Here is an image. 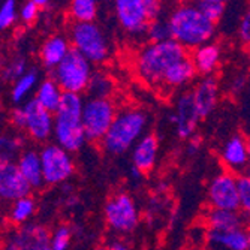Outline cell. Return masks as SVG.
Instances as JSON below:
<instances>
[{
  "label": "cell",
  "mask_w": 250,
  "mask_h": 250,
  "mask_svg": "<svg viewBox=\"0 0 250 250\" xmlns=\"http://www.w3.org/2000/svg\"><path fill=\"white\" fill-rule=\"evenodd\" d=\"M112 90H114V83H112V80L106 74L95 71V74L92 77V81H90L85 93H88V98L106 99V98L111 96Z\"/></svg>",
  "instance_id": "obj_30"
},
{
  "label": "cell",
  "mask_w": 250,
  "mask_h": 250,
  "mask_svg": "<svg viewBox=\"0 0 250 250\" xmlns=\"http://www.w3.org/2000/svg\"><path fill=\"white\" fill-rule=\"evenodd\" d=\"M35 213H36V201L32 195H29L11 202V207L8 210V222L20 228L22 225H27L30 219L35 216Z\"/></svg>",
  "instance_id": "obj_27"
},
{
  "label": "cell",
  "mask_w": 250,
  "mask_h": 250,
  "mask_svg": "<svg viewBox=\"0 0 250 250\" xmlns=\"http://www.w3.org/2000/svg\"><path fill=\"white\" fill-rule=\"evenodd\" d=\"M51 232L42 225L27 223L17 228L8 241H11L18 250H36L50 244Z\"/></svg>",
  "instance_id": "obj_19"
},
{
  "label": "cell",
  "mask_w": 250,
  "mask_h": 250,
  "mask_svg": "<svg viewBox=\"0 0 250 250\" xmlns=\"http://www.w3.org/2000/svg\"><path fill=\"white\" fill-rule=\"evenodd\" d=\"M24 109V132L35 143H47L54 133V112L43 108L35 98L21 105Z\"/></svg>",
  "instance_id": "obj_12"
},
{
  "label": "cell",
  "mask_w": 250,
  "mask_h": 250,
  "mask_svg": "<svg viewBox=\"0 0 250 250\" xmlns=\"http://www.w3.org/2000/svg\"><path fill=\"white\" fill-rule=\"evenodd\" d=\"M64 92L60 88V85L51 78H43L41 80L36 92H35V99L51 112H56L63 101Z\"/></svg>",
  "instance_id": "obj_25"
},
{
  "label": "cell",
  "mask_w": 250,
  "mask_h": 250,
  "mask_svg": "<svg viewBox=\"0 0 250 250\" xmlns=\"http://www.w3.org/2000/svg\"><path fill=\"white\" fill-rule=\"evenodd\" d=\"M198 150H199V140L196 138V136H192V138L189 140V151L196 153Z\"/></svg>",
  "instance_id": "obj_43"
},
{
  "label": "cell",
  "mask_w": 250,
  "mask_h": 250,
  "mask_svg": "<svg viewBox=\"0 0 250 250\" xmlns=\"http://www.w3.org/2000/svg\"><path fill=\"white\" fill-rule=\"evenodd\" d=\"M93 74V63L84 57L80 51L72 48L66 59L54 71H51L50 77L60 85L64 93L83 95L87 92Z\"/></svg>",
  "instance_id": "obj_5"
},
{
  "label": "cell",
  "mask_w": 250,
  "mask_h": 250,
  "mask_svg": "<svg viewBox=\"0 0 250 250\" xmlns=\"http://www.w3.org/2000/svg\"><path fill=\"white\" fill-rule=\"evenodd\" d=\"M206 243L208 250H249V229H207Z\"/></svg>",
  "instance_id": "obj_17"
},
{
  "label": "cell",
  "mask_w": 250,
  "mask_h": 250,
  "mask_svg": "<svg viewBox=\"0 0 250 250\" xmlns=\"http://www.w3.org/2000/svg\"><path fill=\"white\" fill-rule=\"evenodd\" d=\"M169 120L174 125L175 132L181 140H190L192 136H195L201 117L196 111L190 92H183L177 96L174 111L169 116Z\"/></svg>",
  "instance_id": "obj_13"
},
{
  "label": "cell",
  "mask_w": 250,
  "mask_h": 250,
  "mask_svg": "<svg viewBox=\"0 0 250 250\" xmlns=\"http://www.w3.org/2000/svg\"><path fill=\"white\" fill-rule=\"evenodd\" d=\"M196 2H213V3H226L228 0H196Z\"/></svg>",
  "instance_id": "obj_46"
},
{
  "label": "cell",
  "mask_w": 250,
  "mask_h": 250,
  "mask_svg": "<svg viewBox=\"0 0 250 250\" xmlns=\"http://www.w3.org/2000/svg\"><path fill=\"white\" fill-rule=\"evenodd\" d=\"M249 159H250V140H249Z\"/></svg>",
  "instance_id": "obj_49"
},
{
  "label": "cell",
  "mask_w": 250,
  "mask_h": 250,
  "mask_svg": "<svg viewBox=\"0 0 250 250\" xmlns=\"http://www.w3.org/2000/svg\"><path fill=\"white\" fill-rule=\"evenodd\" d=\"M39 154L42 161L43 180L47 186L63 185L74 175L75 162L71 151L64 150L56 143H51L43 144Z\"/></svg>",
  "instance_id": "obj_8"
},
{
  "label": "cell",
  "mask_w": 250,
  "mask_h": 250,
  "mask_svg": "<svg viewBox=\"0 0 250 250\" xmlns=\"http://www.w3.org/2000/svg\"><path fill=\"white\" fill-rule=\"evenodd\" d=\"M99 0H71L69 14L74 21L90 22L98 17Z\"/></svg>",
  "instance_id": "obj_29"
},
{
  "label": "cell",
  "mask_w": 250,
  "mask_h": 250,
  "mask_svg": "<svg viewBox=\"0 0 250 250\" xmlns=\"http://www.w3.org/2000/svg\"><path fill=\"white\" fill-rule=\"evenodd\" d=\"M148 127L147 112L140 108H125L119 111L105 138L101 141L102 150L111 156H120L132 150L146 135Z\"/></svg>",
  "instance_id": "obj_4"
},
{
  "label": "cell",
  "mask_w": 250,
  "mask_h": 250,
  "mask_svg": "<svg viewBox=\"0 0 250 250\" xmlns=\"http://www.w3.org/2000/svg\"><path fill=\"white\" fill-rule=\"evenodd\" d=\"M24 140L15 133H5L0 140V164L17 161L18 156L24 151Z\"/></svg>",
  "instance_id": "obj_28"
},
{
  "label": "cell",
  "mask_w": 250,
  "mask_h": 250,
  "mask_svg": "<svg viewBox=\"0 0 250 250\" xmlns=\"http://www.w3.org/2000/svg\"><path fill=\"white\" fill-rule=\"evenodd\" d=\"M20 18V8L17 0H2L0 5V27L2 30L9 29Z\"/></svg>",
  "instance_id": "obj_33"
},
{
  "label": "cell",
  "mask_w": 250,
  "mask_h": 250,
  "mask_svg": "<svg viewBox=\"0 0 250 250\" xmlns=\"http://www.w3.org/2000/svg\"><path fill=\"white\" fill-rule=\"evenodd\" d=\"M3 250H18L11 241H6V244H5V247H3Z\"/></svg>",
  "instance_id": "obj_45"
},
{
  "label": "cell",
  "mask_w": 250,
  "mask_h": 250,
  "mask_svg": "<svg viewBox=\"0 0 250 250\" xmlns=\"http://www.w3.org/2000/svg\"><path fill=\"white\" fill-rule=\"evenodd\" d=\"M246 175H247V177H249V178H250V169H249V171H247V174H246Z\"/></svg>",
  "instance_id": "obj_50"
},
{
  "label": "cell",
  "mask_w": 250,
  "mask_h": 250,
  "mask_svg": "<svg viewBox=\"0 0 250 250\" xmlns=\"http://www.w3.org/2000/svg\"><path fill=\"white\" fill-rule=\"evenodd\" d=\"M119 114L109 98H87L83 108V126L88 143H101Z\"/></svg>",
  "instance_id": "obj_7"
},
{
  "label": "cell",
  "mask_w": 250,
  "mask_h": 250,
  "mask_svg": "<svg viewBox=\"0 0 250 250\" xmlns=\"http://www.w3.org/2000/svg\"><path fill=\"white\" fill-rule=\"evenodd\" d=\"M199 11L204 14V17H207L210 21H213L214 24L223 17L225 14V5L223 3H213V2H195Z\"/></svg>",
  "instance_id": "obj_36"
},
{
  "label": "cell",
  "mask_w": 250,
  "mask_h": 250,
  "mask_svg": "<svg viewBox=\"0 0 250 250\" xmlns=\"http://www.w3.org/2000/svg\"><path fill=\"white\" fill-rule=\"evenodd\" d=\"M196 75H198L196 67L192 62V59L188 56L186 59L177 62L167 72L162 85L167 88H183L188 84H190Z\"/></svg>",
  "instance_id": "obj_23"
},
{
  "label": "cell",
  "mask_w": 250,
  "mask_h": 250,
  "mask_svg": "<svg viewBox=\"0 0 250 250\" xmlns=\"http://www.w3.org/2000/svg\"><path fill=\"white\" fill-rule=\"evenodd\" d=\"M146 39L147 42H164V41L172 39L168 20H161V18L153 20L148 24Z\"/></svg>",
  "instance_id": "obj_31"
},
{
  "label": "cell",
  "mask_w": 250,
  "mask_h": 250,
  "mask_svg": "<svg viewBox=\"0 0 250 250\" xmlns=\"http://www.w3.org/2000/svg\"><path fill=\"white\" fill-rule=\"evenodd\" d=\"M188 57V50L174 39L147 42L135 56V71L150 85H162L171 67Z\"/></svg>",
  "instance_id": "obj_1"
},
{
  "label": "cell",
  "mask_w": 250,
  "mask_h": 250,
  "mask_svg": "<svg viewBox=\"0 0 250 250\" xmlns=\"http://www.w3.org/2000/svg\"><path fill=\"white\" fill-rule=\"evenodd\" d=\"M207 201L211 210L240 211V177L229 171L216 174L207 188Z\"/></svg>",
  "instance_id": "obj_10"
},
{
  "label": "cell",
  "mask_w": 250,
  "mask_h": 250,
  "mask_svg": "<svg viewBox=\"0 0 250 250\" xmlns=\"http://www.w3.org/2000/svg\"><path fill=\"white\" fill-rule=\"evenodd\" d=\"M15 164L20 172L22 174V177H24L27 180V183L32 186V189H41L42 186H45L39 150L26 148L18 156Z\"/></svg>",
  "instance_id": "obj_21"
},
{
  "label": "cell",
  "mask_w": 250,
  "mask_h": 250,
  "mask_svg": "<svg viewBox=\"0 0 250 250\" xmlns=\"http://www.w3.org/2000/svg\"><path fill=\"white\" fill-rule=\"evenodd\" d=\"M30 67L27 66V60L24 57H14L8 62L5 71H3V77L6 81H11V83H15L18 78H21L24 75Z\"/></svg>",
  "instance_id": "obj_34"
},
{
  "label": "cell",
  "mask_w": 250,
  "mask_h": 250,
  "mask_svg": "<svg viewBox=\"0 0 250 250\" xmlns=\"http://www.w3.org/2000/svg\"><path fill=\"white\" fill-rule=\"evenodd\" d=\"M244 83H246V78H244L243 75L235 77V78L231 81V90H232V93H238L240 90L244 87Z\"/></svg>",
  "instance_id": "obj_41"
},
{
  "label": "cell",
  "mask_w": 250,
  "mask_h": 250,
  "mask_svg": "<svg viewBox=\"0 0 250 250\" xmlns=\"http://www.w3.org/2000/svg\"><path fill=\"white\" fill-rule=\"evenodd\" d=\"M32 186L22 177L15 162L0 164V196L6 202H14L29 196Z\"/></svg>",
  "instance_id": "obj_15"
},
{
  "label": "cell",
  "mask_w": 250,
  "mask_h": 250,
  "mask_svg": "<svg viewBox=\"0 0 250 250\" xmlns=\"http://www.w3.org/2000/svg\"><path fill=\"white\" fill-rule=\"evenodd\" d=\"M41 80H39V71L36 67H30V69L22 75L21 78H18L15 83H12L11 87V101L20 106L24 105L30 96L32 92H36V88L39 85Z\"/></svg>",
  "instance_id": "obj_24"
},
{
  "label": "cell",
  "mask_w": 250,
  "mask_h": 250,
  "mask_svg": "<svg viewBox=\"0 0 250 250\" xmlns=\"http://www.w3.org/2000/svg\"><path fill=\"white\" fill-rule=\"evenodd\" d=\"M72 228L69 225H59L56 229L51 232L50 244L53 250H69L71 243H72Z\"/></svg>",
  "instance_id": "obj_32"
},
{
  "label": "cell",
  "mask_w": 250,
  "mask_h": 250,
  "mask_svg": "<svg viewBox=\"0 0 250 250\" xmlns=\"http://www.w3.org/2000/svg\"><path fill=\"white\" fill-rule=\"evenodd\" d=\"M249 250H250V229H249Z\"/></svg>",
  "instance_id": "obj_48"
},
{
  "label": "cell",
  "mask_w": 250,
  "mask_h": 250,
  "mask_svg": "<svg viewBox=\"0 0 250 250\" xmlns=\"http://www.w3.org/2000/svg\"><path fill=\"white\" fill-rule=\"evenodd\" d=\"M147 11H148V15L153 20H157L161 17V12H162V0H143Z\"/></svg>",
  "instance_id": "obj_40"
},
{
  "label": "cell",
  "mask_w": 250,
  "mask_h": 250,
  "mask_svg": "<svg viewBox=\"0 0 250 250\" xmlns=\"http://www.w3.org/2000/svg\"><path fill=\"white\" fill-rule=\"evenodd\" d=\"M33 2L39 6V8H45V6H48L51 0H33Z\"/></svg>",
  "instance_id": "obj_44"
},
{
  "label": "cell",
  "mask_w": 250,
  "mask_h": 250,
  "mask_svg": "<svg viewBox=\"0 0 250 250\" xmlns=\"http://www.w3.org/2000/svg\"><path fill=\"white\" fill-rule=\"evenodd\" d=\"M220 47L214 42H208L192 51V62L201 77H211L220 63Z\"/></svg>",
  "instance_id": "obj_22"
},
{
  "label": "cell",
  "mask_w": 250,
  "mask_h": 250,
  "mask_svg": "<svg viewBox=\"0 0 250 250\" xmlns=\"http://www.w3.org/2000/svg\"><path fill=\"white\" fill-rule=\"evenodd\" d=\"M192 98L201 119H207L219 102V81L211 77H201L192 88Z\"/></svg>",
  "instance_id": "obj_16"
},
{
  "label": "cell",
  "mask_w": 250,
  "mask_h": 250,
  "mask_svg": "<svg viewBox=\"0 0 250 250\" xmlns=\"http://www.w3.org/2000/svg\"><path fill=\"white\" fill-rule=\"evenodd\" d=\"M96 250H109V246H99Z\"/></svg>",
  "instance_id": "obj_47"
},
{
  "label": "cell",
  "mask_w": 250,
  "mask_h": 250,
  "mask_svg": "<svg viewBox=\"0 0 250 250\" xmlns=\"http://www.w3.org/2000/svg\"><path fill=\"white\" fill-rule=\"evenodd\" d=\"M159 157V140L154 133H146L132 148V165L143 174L154 169Z\"/></svg>",
  "instance_id": "obj_20"
},
{
  "label": "cell",
  "mask_w": 250,
  "mask_h": 250,
  "mask_svg": "<svg viewBox=\"0 0 250 250\" xmlns=\"http://www.w3.org/2000/svg\"><path fill=\"white\" fill-rule=\"evenodd\" d=\"M39 11H41V8L33 2V0H26V2L20 6V20L22 22H26V24H30V22H33L38 18Z\"/></svg>",
  "instance_id": "obj_37"
},
{
  "label": "cell",
  "mask_w": 250,
  "mask_h": 250,
  "mask_svg": "<svg viewBox=\"0 0 250 250\" xmlns=\"http://www.w3.org/2000/svg\"><path fill=\"white\" fill-rule=\"evenodd\" d=\"M109 250H130V249H129V246L126 243H123L120 240H116V241H112L109 244Z\"/></svg>",
  "instance_id": "obj_42"
},
{
  "label": "cell",
  "mask_w": 250,
  "mask_h": 250,
  "mask_svg": "<svg viewBox=\"0 0 250 250\" xmlns=\"http://www.w3.org/2000/svg\"><path fill=\"white\" fill-rule=\"evenodd\" d=\"M238 39L243 45L250 47V9L243 15L238 24Z\"/></svg>",
  "instance_id": "obj_38"
},
{
  "label": "cell",
  "mask_w": 250,
  "mask_h": 250,
  "mask_svg": "<svg viewBox=\"0 0 250 250\" xmlns=\"http://www.w3.org/2000/svg\"><path fill=\"white\" fill-rule=\"evenodd\" d=\"M69 41L72 48L80 51L93 64L105 63L109 57L111 48L108 38L104 29L95 21H74L69 26Z\"/></svg>",
  "instance_id": "obj_6"
},
{
  "label": "cell",
  "mask_w": 250,
  "mask_h": 250,
  "mask_svg": "<svg viewBox=\"0 0 250 250\" xmlns=\"http://www.w3.org/2000/svg\"><path fill=\"white\" fill-rule=\"evenodd\" d=\"M105 222L117 234H130L140 223V211L133 198L126 192L111 196L104 208Z\"/></svg>",
  "instance_id": "obj_9"
},
{
  "label": "cell",
  "mask_w": 250,
  "mask_h": 250,
  "mask_svg": "<svg viewBox=\"0 0 250 250\" xmlns=\"http://www.w3.org/2000/svg\"><path fill=\"white\" fill-rule=\"evenodd\" d=\"M219 157L222 165L235 175L247 174L250 169L249 159V140H246L241 133H234L226 140L219 151Z\"/></svg>",
  "instance_id": "obj_14"
},
{
  "label": "cell",
  "mask_w": 250,
  "mask_h": 250,
  "mask_svg": "<svg viewBox=\"0 0 250 250\" xmlns=\"http://www.w3.org/2000/svg\"><path fill=\"white\" fill-rule=\"evenodd\" d=\"M9 122L17 130H24L26 125V116H24V109L22 106H14L9 112Z\"/></svg>",
  "instance_id": "obj_39"
},
{
  "label": "cell",
  "mask_w": 250,
  "mask_h": 250,
  "mask_svg": "<svg viewBox=\"0 0 250 250\" xmlns=\"http://www.w3.org/2000/svg\"><path fill=\"white\" fill-rule=\"evenodd\" d=\"M247 220L240 211L229 210H210L207 214V226L208 229L225 231V229H235L246 228Z\"/></svg>",
  "instance_id": "obj_26"
},
{
  "label": "cell",
  "mask_w": 250,
  "mask_h": 250,
  "mask_svg": "<svg viewBox=\"0 0 250 250\" xmlns=\"http://www.w3.org/2000/svg\"><path fill=\"white\" fill-rule=\"evenodd\" d=\"M168 24L174 41L186 50H196L211 42L216 24L199 11L196 3H180L168 15Z\"/></svg>",
  "instance_id": "obj_2"
},
{
  "label": "cell",
  "mask_w": 250,
  "mask_h": 250,
  "mask_svg": "<svg viewBox=\"0 0 250 250\" xmlns=\"http://www.w3.org/2000/svg\"><path fill=\"white\" fill-rule=\"evenodd\" d=\"M84 102L83 95L64 93L59 109L54 112L53 140L57 146L71 153L80 151L88 143L83 126Z\"/></svg>",
  "instance_id": "obj_3"
},
{
  "label": "cell",
  "mask_w": 250,
  "mask_h": 250,
  "mask_svg": "<svg viewBox=\"0 0 250 250\" xmlns=\"http://www.w3.org/2000/svg\"><path fill=\"white\" fill-rule=\"evenodd\" d=\"M240 213L250 223V178L240 175Z\"/></svg>",
  "instance_id": "obj_35"
},
{
  "label": "cell",
  "mask_w": 250,
  "mask_h": 250,
  "mask_svg": "<svg viewBox=\"0 0 250 250\" xmlns=\"http://www.w3.org/2000/svg\"><path fill=\"white\" fill-rule=\"evenodd\" d=\"M116 20L129 36H146L151 18L143 0H112Z\"/></svg>",
  "instance_id": "obj_11"
},
{
  "label": "cell",
  "mask_w": 250,
  "mask_h": 250,
  "mask_svg": "<svg viewBox=\"0 0 250 250\" xmlns=\"http://www.w3.org/2000/svg\"><path fill=\"white\" fill-rule=\"evenodd\" d=\"M72 43L69 38L64 35L56 33L45 39L39 48V60L41 64L48 71H54L56 67L66 59V56L71 53Z\"/></svg>",
  "instance_id": "obj_18"
}]
</instances>
